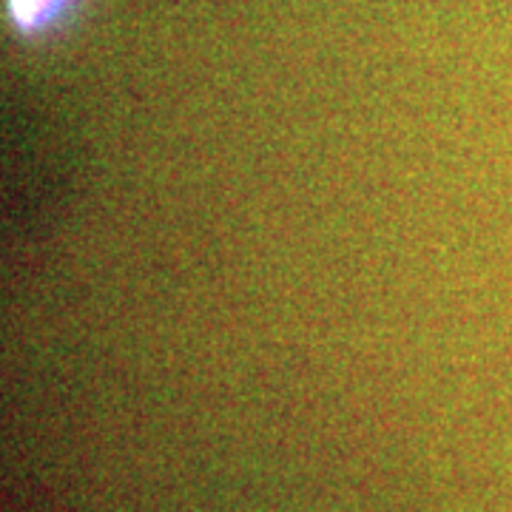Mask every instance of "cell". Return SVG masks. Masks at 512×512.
<instances>
[{
    "label": "cell",
    "instance_id": "cell-1",
    "mask_svg": "<svg viewBox=\"0 0 512 512\" xmlns=\"http://www.w3.org/2000/svg\"><path fill=\"white\" fill-rule=\"evenodd\" d=\"M60 0H9L12 15L20 26H37L55 12V6Z\"/></svg>",
    "mask_w": 512,
    "mask_h": 512
}]
</instances>
